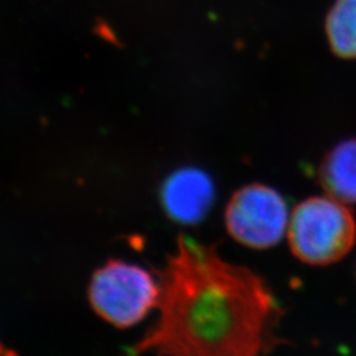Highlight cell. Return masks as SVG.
I'll return each mask as SVG.
<instances>
[{
  "mask_svg": "<svg viewBox=\"0 0 356 356\" xmlns=\"http://www.w3.org/2000/svg\"><path fill=\"white\" fill-rule=\"evenodd\" d=\"M160 316L134 356H267L282 307L266 280L181 235L160 280Z\"/></svg>",
  "mask_w": 356,
  "mask_h": 356,
  "instance_id": "1",
  "label": "cell"
},
{
  "mask_svg": "<svg viewBox=\"0 0 356 356\" xmlns=\"http://www.w3.org/2000/svg\"><path fill=\"white\" fill-rule=\"evenodd\" d=\"M294 256L310 266H329L342 260L356 241V222L344 204L325 197L298 204L288 225Z\"/></svg>",
  "mask_w": 356,
  "mask_h": 356,
  "instance_id": "2",
  "label": "cell"
},
{
  "mask_svg": "<svg viewBox=\"0 0 356 356\" xmlns=\"http://www.w3.org/2000/svg\"><path fill=\"white\" fill-rule=\"evenodd\" d=\"M160 285L144 268L110 260L90 282L89 300L94 310L118 327H129L159 304Z\"/></svg>",
  "mask_w": 356,
  "mask_h": 356,
  "instance_id": "3",
  "label": "cell"
},
{
  "mask_svg": "<svg viewBox=\"0 0 356 356\" xmlns=\"http://www.w3.org/2000/svg\"><path fill=\"white\" fill-rule=\"evenodd\" d=\"M225 222L236 242L254 250H268L280 243L288 229V206L279 191L252 184L231 197Z\"/></svg>",
  "mask_w": 356,
  "mask_h": 356,
  "instance_id": "4",
  "label": "cell"
},
{
  "mask_svg": "<svg viewBox=\"0 0 356 356\" xmlns=\"http://www.w3.org/2000/svg\"><path fill=\"white\" fill-rule=\"evenodd\" d=\"M161 201L166 214L181 225H197L216 201V186L204 170L184 168L170 175L163 186Z\"/></svg>",
  "mask_w": 356,
  "mask_h": 356,
  "instance_id": "5",
  "label": "cell"
},
{
  "mask_svg": "<svg viewBox=\"0 0 356 356\" xmlns=\"http://www.w3.org/2000/svg\"><path fill=\"white\" fill-rule=\"evenodd\" d=\"M323 191L342 204H356V140L334 147L319 166Z\"/></svg>",
  "mask_w": 356,
  "mask_h": 356,
  "instance_id": "6",
  "label": "cell"
},
{
  "mask_svg": "<svg viewBox=\"0 0 356 356\" xmlns=\"http://www.w3.org/2000/svg\"><path fill=\"white\" fill-rule=\"evenodd\" d=\"M331 51L338 57L356 58V0H337L326 20Z\"/></svg>",
  "mask_w": 356,
  "mask_h": 356,
  "instance_id": "7",
  "label": "cell"
}]
</instances>
